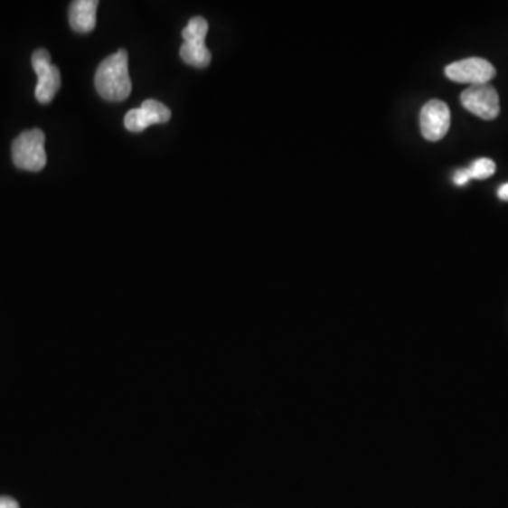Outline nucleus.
<instances>
[{
    "instance_id": "obj_1",
    "label": "nucleus",
    "mask_w": 508,
    "mask_h": 508,
    "mask_svg": "<svg viewBox=\"0 0 508 508\" xmlns=\"http://www.w3.org/2000/svg\"><path fill=\"white\" fill-rule=\"evenodd\" d=\"M95 87L103 99L122 102L132 92V80L129 75V55L126 50L103 60L95 74Z\"/></svg>"
},
{
    "instance_id": "obj_2",
    "label": "nucleus",
    "mask_w": 508,
    "mask_h": 508,
    "mask_svg": "<svg viewBox=\"0 0 508 508\" xmlns=\"http://www.w3.org/2000/svg\"><path fill=\"white\" fill-rule=\"evenodd\" d=\"M45 135L42 130L33 129L23 132L12 145V158L20 170L39 173L47 165L45 155Z\"/></svg>"
},
{
    "instance_id": "obj_3",
    "label": "nucleus",
    "mask_w": 508,
    "mask_h": 508,
    "mask_svg": "<svg viewBox=\"0 0 508 508\" xmlns=\"http://www.w3.org/2000/svg\"><path fill=\"white\" fill-rule=\"evenodd\" d=\"M206 33L208 22L200 16L193 17L183 29V44L181 45L180 55L183 62L191 67L205 68L212 60V55L205 45Z\"/></svg>"
},
{
    "instance_id": "obj_4",
    "label": "nucleus",
    "mask_w": 508,
    "mask_h": 508,
    "mask_svg": "<svg viewBox=\"0 0 508 508\" xmlns=\"http://www.w3.org/2000/svg\"><path fill=\"white\" fill-rule=\"evenodd\" d=\"M33 70L37 74L36 99L40 103H50L61 87L59 68L52 64V55L44 49L37 50L32 57Z\"/></svg>"
},
{
    "instance_id": "obj_5",
    "label": "nucleus",
    "mask_w": 508,
    "mask_h": 508,
    "mask_svg": "<svg viewBox=\"0 0 508 508\" xmlns=\"http://www.w3.org/2000/svg\"><path fill=\"white\" fill-rule=\"evenodd\" d=\"M460 102L480 119L493 120L500 115L499 94L489 84L470 85L460 95Z\"/></svg>"
},
{
    "instance_id": "obj_6",
    "label": "nucleus",
    "mask_w": 508,
    "mask_h": 508,
    "mask_svg": "<svg viewBox=\"0 0 508 508\" xmlns=\"http://www.w3.org/2000/svg\"><path fill=\"white\" fill-rule=\"evenodd\" d=\"M445 74L459 84L482 85L489 84L494 78L495 68L487 60L473 57L447 65Z\"/></svg>"
},
{
    "instance_id": "obj_7",
    "label": "nucleus",
    "mask_w": 508,
    "mask_h": 508,
    "mask_svg": "<svg viewBox=\"0 0 508 508\" xmlns=\"http://www.w3.org/2000/svg\"><path fill=\"white\" fill-rule=\"evenodd\" d=\"M421 133L429 142H439L447 136L450 126V112L447 103L432 99L425 103L419 115Z\"/></svg>"
},
{
    "instance_id": "obj_8",
    "label": "nucleus",
    "mask_w": 508,
    "mask_h": 508,
    "mask_svg": "<svg viewBox=\"0 0 508 508\" xmlns=\"http://www.w3.org/2000/svg\"><path fill=\"white\" fill-rule=\"evenodd\" d=\"M171 118V110L165 103L155 99H147L138 109H132L126 113L125 126L129 132L140 133L152 125L167 123Z\"/></svg>"
},
{
    "instance_id": "obj_9",
    "label": "nucleus",
    "mask_w": 508,
    "mask_h": 508,
    "mask_svg": "<svg viewBox=\"0 0 508 508\" xmlns=\"http://www.w3.org/2000/svg\"><path fill=\"white\" fill-rule=\"evenodd\" d=\"M97 0H77L70 7V24L77 33H89L97 26Z\"/></svg>"
},
{
    "instance_id": "obj_10",
    "label": "nucleus",
    "mask_w": 508,
    "mask_h": 508,
    "mask_svg": "<svg viewBox=\"0 0 508 508\" xmlns=\"http://www.w3.org/2000/svg\"><path fill=\"white\" fill-rule=\"evenodd\" d=\"M467 173L470 180H486L495 173L494 161L490 158H479L467 168Z\"/></svg>"
},
{
    "instance_id": "obj_11",
    "label": "nucleus",
    "mask_w": 508,
    "mask_h": 508,
    "mask_svg": "<svg viewBox=\"0 0 508 508\" xmlns=\"http://www.w3.org/2000/svg\"><path fill=\"white\" fill-rule=\"evenodd\" d=\"M470 181L469 173H467V168H462V170H457L454 174V183L459 187H464Z\"/></svg>"
},
{
    "instance_id": "obj_12",
    "label": "nucleus",
    "mask_w": 508,
    "mask_h": 508,
    "mask_svg": "<svg viewBox=\"0 0 508 508\" xmlns=\"http://www.w3.org/2000/svg\"><path fill=\"white\" fill-rule=\"evenodd\" d=\"M0 508H20L16 500L10 497H0Z\"/></svg>"
},
{
    "instance_id": "obj_13",
    "label": "nucleus",
    "mask_w": 508,
    "mask_h": 508,
    "mask_svg": "<svg viewBox=\"0 0 508 508\" xmlns=\"http://www.w3.org/2000/svg\"><path fill=\"white\" fill-rule=\"evenodd\" d=\"M500 200L508 201V183H503L502 187L499 188Z\"/></svg>"
}]
</instances>
